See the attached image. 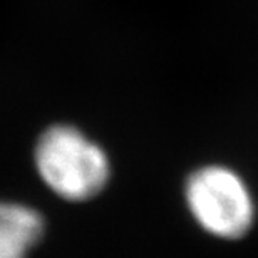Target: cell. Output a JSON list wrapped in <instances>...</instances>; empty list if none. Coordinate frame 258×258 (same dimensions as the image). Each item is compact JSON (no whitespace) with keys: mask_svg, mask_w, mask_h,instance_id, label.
Wrapping results in <instances>:
<instances>
[{"mask_svg":"<svg viewBox=\"0 0 258 258\" xmlns=\"http://www.w3.org/2000/svg\"><path fill=\"white\" fill-rule=\"evenodd\" d=\"M35 166L47 186L69 201L96 196L109 178L104 151L72 126H52L35 148Z\"/></svg>","mask_w":258,"mask_h":258,"instance_id":"cell-1","label":"cell"},{"mask_svg":"<svg viewBox=\"0 0 258 258\" xmlns=\"http://www.w3.org/2000/svg\"><path fill=\"white\" fill-rule=\"evenodd\" d=\"M186 201L195 220L215 236L240 238L251 228L255 206L238 174L223 166H206L189 176Z\"/></svg>","mask_w":258,"mask_h":258,"instance_id":"cell-2","label":"cell"},{"mask_svg":"<svg viewBox=\"0 0 258 258\" xmlns=\"http://www.w3.org/2000/svg\"><path fill=\"white\" fill-rule=\"evenodd\" d=\"M42 233L44 220L39 211L0 201V258H27Z\"/></svg>","mask_w":258,"mask_h":258,"instance_id":"cell-3","label":"cell"}]
</instances>
